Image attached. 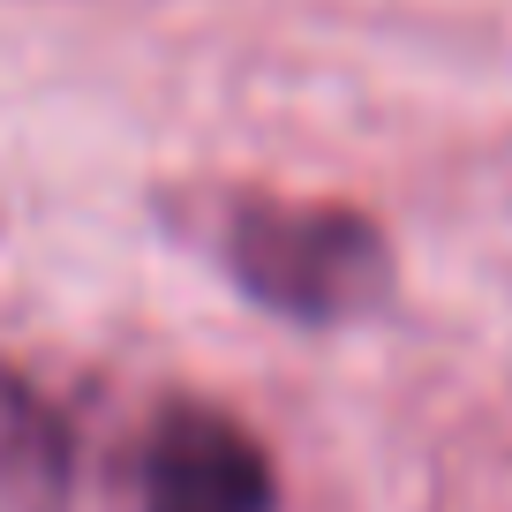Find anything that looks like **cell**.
Masks as SVG:
<instances>
[{
	"label": "cell",
	"mask_w": 512,
	"mask_h": 512,
	"mask_svg": "<svg viewBox=\"0 0 512 512\" xmlns=\"http://www.w3.org/2000/svg\"><path fill=\"white\" fill-rule=\"evenodd\" d=\"M219 256L249 302L294 324H354L392 302V241L354 204L226 196Z\"/></svg>",
	"instance_id": "cell-1"
},
{
	"label": "cell",
	"mask_w": 512,
	"mask_h": 512,
	"mask_svg": "<svg viewBox=\"0 0 512 512\" xmlns=\"http://www.w3.org/2000/svg\"><path fill=\"white\" fill-rule=\"evenodd\" d=\"M144 512H279V467L219 407H166L144 445Z\"/></svg>",
	"instance_id": "cell-2"
},
{
	"label": "cell",
	"mask_w": 512,
	"mask_h": 512,
	"mask_svg": "<svg viewBox=\"0 0 512 512\" xmlns=\"http://www.w3.org/2000/svg\"><path fill=\"white\" fill-rule=\"evenodd\" d=\"M76 475V437L61 407L31 377L0 369V505L8 512H61Z\"/></svg>",
	"instance_id": "cell-3"
}]
</instances>
